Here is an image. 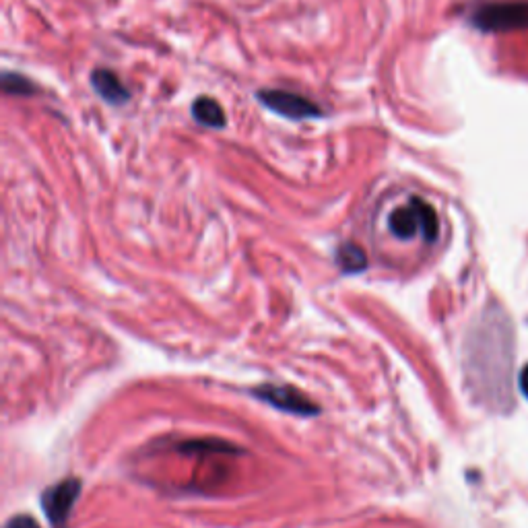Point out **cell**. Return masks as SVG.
Returning <instances> with one entry per match:
<instances>
[{
  "label": "cell",
  "instance_id": "obj_1",
  "mask_svg": "<svg viewBox=\"0 0 528 528\" xmlns=\"http://www.w3.org/2000/svg\"><path fill=\"white\" fill-rule=\"evenodd\" d=\"M508 339L502 335L500 324L483 326L481 335L473 339L471 353V374L475 382L487 386V392H493L495 399L508 390V370L510 353L506 351Z\"/></svg>",
  "mask_w": 528,
  "mask_h": 528
},
{
  "label": "cell",
  "instance_id": "obj_2",
  "mask_svg": "<svg viewBox=\"0 0 528 528\" xmlns=\"http://www.w3.org/2000/svg\"><path fill=\"white\" fill-rule=\"evenodd\" d=\"M388 229L399 240H413L421 236L425 242H434L440 234V221L432 205L413 196L411 201L394 209L388 217Z\"/></svg>",
  "mask_w": 528,
  "mask_h": 528
},
{
  "label": "cell",
  "instance_id": "obj_3",
  "mask_svg": "<svg viewBox=\"0 0 528 528\" xmlns=\"http://www.w3.org/2000/svg\"><path fill=\"white\" fill-rule=\"evenodd\" d=\"M471 23L485 33L528 29V0H489L473 9Z\"/></svg>",
  "mask_w": 528,
  "mask_h": 528
},
{
  "label": "cell",
  "instance_id": "obj_4",
  "mask_svg": "<svg viewBox=\"0 0 528 528\" xmlns=\"http://www.w3.org/2000/svg\"><path fill=\"white\" fill-rule=\"evenodd\" d=\"M81 495V481L62 479L42 493V510L52 528H69V518Z\"/></svg>",
  "mask_w": 528,
  "mask_h": 528
},
{
  "label": "cell",
  "instance_id": "obj_5",
  "mask_svg": "<svg viewBox=\"0 0 528 528\" xmlns=\"http://www.w3.org/2000/svg\"><path fill=\"white\" fill-rule=\"evenodd\" d=\"M252 394L256 396L258 401L267 403L283 413H291V415H300V417H312L318 413V407L312 399L297 390L293 386H285V384H262L256 386L252 390Z\"/></svg>",
  "mask_w": 528,
  "mask_h": 528
},
{
  "label": "cell",
  "instance_id": "obj_6",
  "mask_svg": "<svg viewBox=\"0 0 528 528\" xmlns=\"http://www.w3.org/2000/svg\"><path fill=\"white\" fill-rule=\"evenodd\" d=\"M258 99L264 108H269L271 112L289 120H308L322 116V110L316 104H312L310 99L291 91L267 89L258 93Z\"/></svg>",
  "mask_w": 528,
  "mask_h": 528
},
{
  "label": "cell",
  "instance_id": "obj_7",
  "mask_svg": "<svg viewBox=\"0 0 528 528\" xmlns=\"http://www.w3.org/2000/svg\"><path fill=\"white\" fill-rule=\"evenodd\" d=\"M91 87L97 95H102L108 104H126L130 99V91L122 85V81L108 69H95L91 73Z\"/></svg>",
  "mask_w": 528,
  "mask_h": 528
},
{
  "label": "cell",
  "instance_id": "obj_8",
  "mask_svg": "<svg viewBox=\"0 0 528 528\" xmlns=\"http://www.w3.org/2000/svg\"><path fill=\"white\" fill-rule=\"evenodd\" d=\"M192 116L198 124H203L207 128H223L225 126V112L221 104L213 97H196L192 104Z\"/></svg>",
  "mask_w": 528,
  "mask_h": 528
},
{
  "label": "cell",
  "instance_id": "obj_9",
  "mask_svg": "<svg viewBox=\"0 0 528 528\" xmlns=\"http://www.w3.org/2000/svg\"><path fill=\"white\" fill-rule=\"evenodd\" d=\"M337 262L343 273H359L368 267V258H366V252H363L357 244L353 242H347L343 244L339 250H337Z\"/></svg>",
  "mask_w": 528,
  "mask_h": 528
},
{
  "label": "cell",
  "instance_id": "obj_10",
  "mask_svg": "<svg viewBox=\"0 0 528 528\" xmlns=\"http://www.w3.org/2000/svg\"><path fill=\"white\" fill-rule=\"evenodd\" d=\"M3 89L11 95H31L33 91H36V87H33V83L17 73H5L3 75Z\"/></svg>",
  "mask_w": 528,
  "mask_h": 528
},
{
  "label": "cell",
  "instance_id": "obj_11",
  "mask_svg": "<svg viewBox=\"0 0 528 528\" xmlns=\"http://www.w3.org/2000/svg\"><path fill=\"white\" fill-rule=\"evenodd\" d=\"M5 528H42L36 520H33L31 516H25V514H19V516H13Z\"/></svg>",
  "mask_w": 528,
  "mask_h": 528
},
{
  "label": "cell",
  "instance_id": "obj_12",
  "mask_svg": "<svg viewBox=\"0 0 528 528\" xmlns=\"http://www.w3.org/2000/svg\"><path fill=\"white\" fill-rule=\"evenodd\" d=\"M520 388H522L524 396L528 399V366L522 370V376H520Z\"/></svg>",
  "mask_w": 528,
  "mask_h": 528
}]
</instances>
